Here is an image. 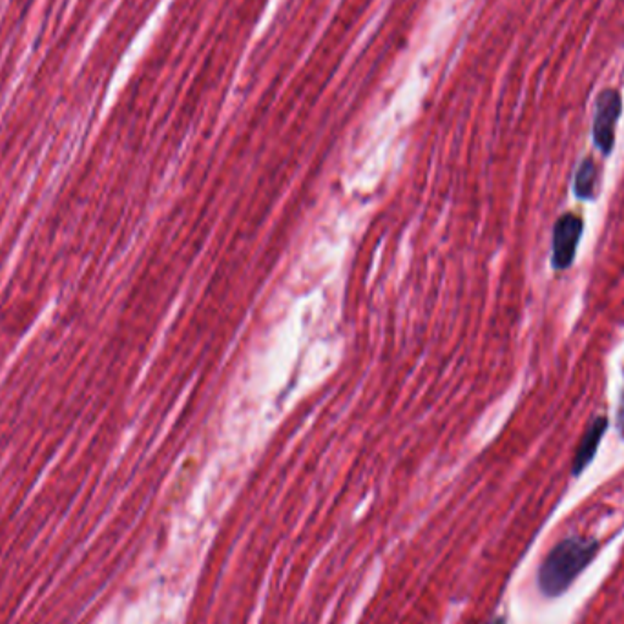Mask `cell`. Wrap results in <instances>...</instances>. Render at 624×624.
<instances>
[{"label":"cell","instance_id":"cell-1","mask_svg":"<svg viewBox=\"0 0 624 624\" xmlns=\"http://www.w3.org/2000/svg\"><path fill=\"white\" fill-rule=\"evenodd\" d=\"M599 544L583 537H570L559 542L539 570L541 592L548 597H559L593 561Z\"/></svg>","mask_w":624,"mask_h":624},{"label":"cell","instance_id":"cell-6","mask_svg":"<svg viewBox=\"0 0 624 624\" xmlns=\"http://www.w3.org/2000/svg\"><path fill=\"white\" fill-rule=\"evenodd\" d=\"M617 429H619L621 437L624 438V391L623 396H621V406H619V411H617Z\"/></svg>","mask_w":624,"mask_h":624},{"label":"cell","instance_id":"cell-3","mask_svg":"<svg viewBox=\"0 0 624 624\" xmlns=\"http://www.w3.org/2000/svg\"><path fill=\"white\" fill-rule=\"evenodd\" d=\"M583 234V221L573 214L562 216L553 232V267L564 271L573 263L579 240Z\"/></svg>","mask_w":624,"mask_h":624},{"label":"cell","instance_id":"cell-2","mask_svg":"<svg viewBox=\"0 0 624 624\" xmlns=\"http://www.w3.org/2000/svg\"><path fill=\"white\" fill-rule=\"evenodd\" d=\"M623 101L617 90H603L595 103V121H593V141L595 146L608 156L615 145V126L621 117Z\"/></svg>","mask_w":624,"mask_h":624},{"label":"cell","instance_id":"cell-7","mask_svg":"<svg viewBox=\"0 0 624 624\" xmlns=\"http://www.w3.org/2000/svg\"><path fill=\"white\" fill-rule=\"evenodd\" d=\"M493 624H502V621H497V623H493Z\"/></svg>","mask_w":624,"mask_h":624},{"label":"cell","instance_id":"cell-5","mask_svg":"<svg viewBox=\"0 0 624 624\" xmlns=\"http://www.w3.org/2000/svg\"><path fill=\"white\" fill-rule=\"evenodd\" d=\"M595 177H597V170L593 165L592 159H586L581 163V167L577 170V176H575V194L577 198L590 199L593 196V188H595Z\"/></svg>","mask_w":624,"mask_h":624},{"label":"cell","instance_id":"cell-4","mask_svg":"<svg viewBox=\"0 0 624 624\" xmlns=\"http://www.w3.org/2000/svg\"><path fill=\"white\" fill-rule=\"evenodd\" d=\"M606 426H608L606 418H597L592 426L588 427V431H586V435L583 437V442L579 446V451L575 455L573 475H581L583 469L592 462L595 453H597V448H599V442H601L604 431H606Z\"/></svg>","mask_w":624,"mask_h":624}]
</instances>
